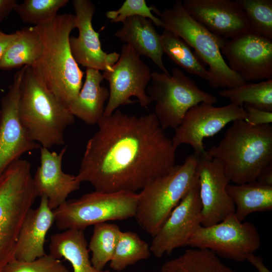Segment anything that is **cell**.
<instances>
[{
    "label": "cell",
    "mask_w": 272,
    "mask_h": 272,
    "mask_svg": "<svg viewBox=\"0 0 272 272\" xmlns=\"http://www.w3.org/2000/svg\"><path fill=\"white\" fill-rule=\"evenodd\" d=\"M246 117L243 107L232 103L216 107L206 102L200 103L189 109L180 124L175 129L171 141L176 149L182 144L191 146L194 153L201 155L206 151L205 138L214 136L227 124Z\"/></svg>",
    "instance_id": "13"
},
{
    "label": "cell",
    "mask_w": 272,
    "mask_h": 272,
    "mask_svg": "<svg viewBox=\"0 0 272 272\" xmlns=\"http://www.w3.org/2000/svg\"><path fill=\"white\" fill-rule=\"evenodd\" d=\"M104 78L98 70L87 68L84 84L67 108L71 113L89 125L97 124L103 116L109 91L101 84Z\"/></svg>",
    "instance_id": "22"
},
{
    "label": "cell",
    "mask_w": 272,
    "mask_h": 272,
    "mask_svg": "<svg viewBox=\"0 0 272 272\" xmlns=\"http://www.w3.org/2000/svg\"><path fill=\"white\" fill-rule=\"evenodd\" d=\"M256 181L264 185L272 186V163L261 171Z\"/></svg>",
    "instance_id": "37"
},
{
    "label": "cell",
    "mask_w": 272,
    "mask_h": 272,
    "mask_svg": "<svg viewBox=\"0 0 272 272\" xmlns=\"http://www.w3.org/2000/svg\"><path fill=\"white\" fill-rule=\"evenodd\" d=\"M19 112L29 138L48 149L64 145L65 130L75 121L68 108L39 82L29 66H25L21 83Z\"/></svg>",
    "instance_id": "4"
},
{
    "label": "cell",
    "mask_w": 272,
    "mask_h": 272,
    "mask_svg": "<svg viewBox=\"0 0 272 272\" xmlns=\"http://www.w3.org/2000/svg\"><path fill=\"white\" fill-rule=\"evenodd\" d=\"M159 272H236L223 263L214 252L190 249L166 261Z\"/></svg>",
    "instance_id": "26"
},
{
    "label": "cell",
    "mask_w": 272,
    "mask_h": 272,
    "mask_svg": "<svg viewBox=\"0 0 272 272\" xmlns=\"http://www.w3.org/2000/svg\"><path fill=\"white\" fill-rule=\"evenodd\" d=\"M221 53L229 68L246 82L272 79V39L249 30L235 37L220 38Z\"/></svg>",
    "instance_id": "12"
},
{
    "label": "cell",
    "mask_w": 272,
    "mask_h": 272,
    "mask_svg": "<svg viewBox=\"0 0 272 272\" xmlns=\"http://www.w3.org/2000/svg\"><path fill=\"white\" fill-rule=\"evenodd\" d=\"M197 170L202 205L200 224L210 226L235 213V205L227 191L231 181L223 166L207 151L199 156Z\"/></svg>",
    "instance_id": "16"
},
{
    "label": "cell",
    "mask_w": 272,
    "mask_h": 272,
    "mask_svg": "<svg viewBox=\"0 0 272 272\" xmlns=\"http://www.w3.org/2000/svg\"><path fill=\"white\" fill-rule=\"evenodd\" d=\"M227 191L235 205L234 214L241 222L252 213L272 210V186L256 181L240 184L229 183Z\"/></svg>",
    "instance_id": "24"
},
{
    "label": "cell",
    "mask_w": 272,
    "mask_h": 272,
    "mask_svg": "<svg viewBox=\"0 0 272 272\" xmlns=\"http://www.w3.org/2000/svg\"><path fill=\"white\" fill-rule=\"evenodd\" d=\"M207 153L221 163L234 184L256 181L272 163V125L253 126L244 120L232 122L219 144Z\"/></svg>",
    "instance_id": "3"
},
{
    "label": "cell",
    "mask_w": 272,
    "mask_h": 272,
    "mask_svg": "<svg viewBox=\"0 0 272 272\" xmlns=\"http://www.w3.org/2000/svg\"><path fill=\"white\" fill-rule=\"evenodd\" d=\"M3 32H2L1 30H0V35L3 33Z\"/></svg>",
    "instance_id": "40"
},
{
    "label": "cell",
    "mask_w": 272,
    "mask_h": 272,
    "mask_svg": "<svg viewBox=\"0 0 272 272\" xmlns=\"http://www.w3.org/2000/svg\"><path fill=\"white\" fill-rule=\"evenodd\" d=\"M182 3L194 20L217 37L230 39L250 30L244 12L235 1L184 0Z\"/></svg>",
    "instance_id": "18"
},
{
    "label": "cell",
    "mask_w": 272,
    "mask_h": 272,
    "mask_svg": "<svg viewBox=\"0 0 272 272\" xmlns=\"http://www.w3.org/2000/svg\"><path fill=\"white\" fill-rule=\"evenodd\" d=\"M25 66L16 72L8 91L1 99L0 109V175L25 153L41 146L32 141L19 116L20 86Z\"/></svg>",
    "instance_id": "14"
},
{
    "label": "cell",
    "mask_w": 272,
    "mask_h": 272,
    "mask_svg": "<svg viewBox=\"0 0 272 272\" xmlns=\"http://www.w3.org/2000/svg\"><path fill=\"white\" fill-rule=\"evenodd\" d=\"M202 205L198 182L172 210L153 236L151 252L157 257L169 255L176 248L187 246L196 228L200 224Z\"/></svg>",
    "instance_id": "15"
},
{
    "label": "cell",
    "mask_w": 272,
    "mask_h": 272,
    "mask_svg": "<svg viewBox=\"0 0 272 272\" xmlns=\"http://www.w3.org/2000/svg\"><path fill=\"white\" fill-rule=\"evenodd\" d=\"M244 12L250 30L272 39V1L236 0Z\"/></svg>",
    "instance_id": "32"
},
{
    "label": "cell",
    "mask_w": 272,
    "mask_h": 272,
    "mask_svg": "<svg viewBox=\"0 0 272 272\" xmlns=\"http://www.w3.org/2000/svg\"><path fill=\"white\" fill-rule=\"evenodd\" d=\"M246 260L254 266L259 272H271L264 265L262 259L255 255L254 253L248 254Z\"/></svg>",
    "instance_id": "38"
},
{
    "label": "cell",
    "mask_w": 272,
    "mask_h": 272,
    "mask_svg": "<svg viewBox=\"0 0 272 272\" xmlns=\"http://www.w3.org/2000/svg\"><path fill=\"white\" fill-rule=\"evenodd\" d=\"M3 272H70V270L59 259L46 254L30 261L14 258L7 264Z\"/></svg>",
    "instance_id": "34"
},
{
    "label": "cell",
    "mask_w": 272,
    "mask_h": 272,
    "mask_svg": "<svg viewBox=\"0 0 272 272\" xmlns=\"http://www.w3.org/2000/svg\"><path fill=\"white\" fill-rule=\"evenodd\" d=\"M187 246L210 250L223 258L243 261L248 254L259 248L260 238L253 224L240 221L233 213L215 225L198 226Z\"/></svg>",
    "instance_id": "10"
},
{
    "label": "cell",
    "mask_w": 272,
    "mask_h": 272,
    "mask_svg": "<svg viewBox=\"0 0 272 272\" xmlns=\"http://www.w3.org/2000/svg\"><path fill=\"white\" fill-rule=\"evenodd\" d=\"M54 222V214L48 206L47 198L41 196L39 206L29 211L22 225L16 246L15 258L30 261L46 255L45 238Z\"/></svg>",
    "instance_id": "20"
},
{
    "label": "cell",
    "mask_w": 272,
    "mask_h": 272,
    "mask_svg": "<svg viewBox=\"0 0 272 272\" xmlns=\"http://www.w3.org/2000/svg\"><path fill=\"white\" fill-rule=\"evenodd\" d=\"M199 155L194 152L182 164L175 166L155 179L138 194L134 217L139 225L153 237L174 208L198 182Z\"/></svg>",
    "instance_id": "5"
},
{
    "label": "cell",
    "mask_w": 272,
    "mask_h": 272,
    "mask_svg": "<svg viewBox=\"0 0 272 272\" xmlns=\"http://www.w3.org/2000/svg\"><path fill=\"white\" fill-rule=\"evenodd\" d=\"M37 196L27 164L15 162L0 175V265L15 258L20 229Z\"/></svg>",
    "instance_id": "6"
},
{
    "label": "cell",
    "mask_w": 272,
    "mask_h": 272,
    "mask_svg": "<svg viewBox=\"0 0 272 272\" xmlns=\"http://www.w3.org/2000/svg\"><path fill=\"white\" fill-rule=\"evenodd\" d=\"M152 83L147 91L155 102L154 113L161 128L175 129L187 111L202 102L214 104L217 97L200 89L194 81L177 67L170 74L153 72Z\"/></svg>",
    "instance_id": "9"
},
{
    "label": "cell",
    "mask_w": 272,
    "mask_h": 272,
    "mask_svg": "<svg viewBox=\"0 0 272 272\" xmlns=\"http://www.w3.org/2000/svg\"><path fill=\"white\" fill-rule=\"evenodd\" d=\"M15 0H0V22L6 17L17 4Z\"/></svg>",
    "instance_id": "39"
},
{
    "label": "cell",
    "mask_w": 272,
    "mask_h": 272,
    "mask_svg": "<svg viewBox=\"0 0 272 272\" xmlns=\"http://www.w3.org/2000/svg\"><path fill=\"white\" fill-rule=\"evenodd\" d=\"M68 0H25L17 4L14 10L25 23L39 25L52 20Z\"/></svg>",
    "instance_id": "31"
},
{
    "label": "cell",
    "mask_w": 272,
    "mask_h": 272,
    "mask_svg": "<svg viewBox=\"0 0 272 272\" xmlns=\"http://www.w3.org/2000/svg\"><path fill=\"white\" fill-rule=\"evenodd\" d=\"M121 232L114 224L105 222L94 225L88 247L92 253L90 259L95 268L102 270L110 261Z\"/></svg>",
    "instance_id": "29"
},
{
    "label": "cell",
    "mask_w": 272,
    "mask_h": 272,
    "mask_svg": "<svg viewBox=\"0 0 272 272\" xmlns=\"http://www.w3.org/2000/svg\"><path fill=\"white\" fill-rule=\"evenodd\" d=\"M115 36L129 45L140 56L150 58L163 73L170 74L162 60L164 51L161 35L150 20L139 16L128 18Z\"/></svg>",
    "instance_id": "21"
},
{
    "label": "cell",
    "mask_w": 272,
    "mask_h": 272,
    "mask_svg": "<svg viewBox=\"0 0 272 272\" xmlns=\"http://www.w3.org/2000/svg\"><path fill=\"white\" fill-rule=\"evenodd\" d=\"M40 152V164L33 176V182L38 196L47 197L48 206L53 211L64 203L71 193L79 189L81 183L76 175L64 173L62 169L65 147L59 153L43 147Z\"/></svg>",
    "instance_id": "19"
},
{
    "label": "cell",
    "mask_w": 272,
    "mask_h": 272,
    "mask_svg": "<svg viewBox=\"0 0 272 272\" xmlns=\"http://www.w3.org/2000/svg\"><path fill=\"white\" fill-rule=\"evenodd\" d=\"M160 35L164 53L188 73L209 81L210 75L208 70L181 37L166 29Z\"/></svg>",
    "instance_id": "27"
},
{
    "label": "cell",
    "mask_w": 272,
    "mask_h": 272,
    "mask_svg": "<svg viewBox=\"0 0 272 272\" xmlns=\"http://www.w3.org/2000/svg\"><path fill=\"white\" fill-rule=\"evenodd\" d=\"M43 44L39 58L30 66L39 82L67 107L83 85L84 73L73 57L69 39L77 28L76 18L71 14H58L50 21L34 26Z\"/></svg>",
    "instance_id": "2"
},
{
    "label": "cell",
    "mask_w": 272,
    "mask_h": 272,
    "mask_svg": "<svg viewBox=\"0 0 272 272\" xmlns=\"http://www.w3.org/2000/svg\"><path fill=\"white\" fill-rule=\"evenodd\" d=\"M18 33L0 61L1 70L31 66L41 55L43 44L35 26L23 28Z\"/></svg>",
    "instance_id": "25"
},
{
    "label": "cell",
    "mask_w": 272,
    "mask_h": 272,
    "mask_svg": "<svg viewBox=\"0 0 272 272\" xmlns=\"http://www.w3.org/2000/svg\"><path fill=\"white\" fill-rule=\"evenodd\" d=\"M246 117L244 121L253 126L269 124L272 122V112L259 109L247 104H243Z\"/></svg>",
    "instance_id": "35"
},
{
    "label": "cell",
    "mask_w": 272,
    "mask_h": 272,
    "mask_svg": "<svg viewBox=\"0 0 272 272\" xmlns=\"http://www.w3.org/2000/svg\"><path fill=\"white\" fill-rule=\"evenodd\" d=\"M231 103L243 107L247 104L263 110L272 112V79L257 83H245L219 93Z\"/></svg>",
    "instance_id": "28"
},
{
    "label": "cell",
    "mask_w": 272,
    "mask_h": 272,
    "mask_svg": "<svg viewBox=\"0 0 272 272\" xmlns=\"http://www.w3.org/2000/svg\"><path fill=\"white\" fill-rule=\"evenodd\" d=\"M117 62L102 74L109 85V96L103 116L112 114L122 105L132 103L135 97L140 105L147 108L152 101L147 93L151 79L149 67L128 44H124Z\"/></svg>",
    "instance_id": "11"
},
{
    "label": "cell",
    "mask_w": 272,
    "mask_h": 272,
    "mask_svg": "<svg viewBox=\"0 0 272 272\" xmlns=\"http://www.w3.org/2000/svg\"><path fill=\"white\" fill-rule=\"evenodd\" d=\"M138 199V193L95 190L66 200L53 210L54 222L59 230L84 231L97 224L127 219L134 217Z\"/></svg>",
    "instance_id": "8"
},
{
    "label": "cell",
    "mask_w": 272,
    "mask_h": 272,
    "mask_svg": "<svg viewBox=\"0 0 272 272\" xmlns=\"http://www.w3.org/2000/svg\"><path fill=\"white\" fill-rule=\"evenodd\" d=\"M18 31L12 34L3 33L0 35V61L6 51L18 36Z\"/></svg>",
    "instance_id": "36"
},
{
    "label": "cell",
    "mask_w": 272,
    "mask_h": 272,
    "mask_svg": "<svg viewBox=\"0 0 272 272\" xmlns=\"http://www.w3.org/2000/svg\"><path fill=\"white\" fill-rule=\"evenodd\" d=\"M97 124L76 175L81 183L103 192L137 193L175 166L176 149L154 112L138 116L116 110Z\"/></svg>",
    "instance_id": "1"
},
{
    "label": "cell",
    "mask_w": 272,
    "mask_h": 272,
    "mask_svg": "<svg viewBox=\"0 0 272 272\" xmlns=\"http://www.w3.org/2000/svg\"><path fill=\"white\" fill-rule=\"evenodd\" d=\"M49 254L63 258L71 264L73 272H110L98 270L92 265L84 231L68 229L51 235L48 245Z\"/></svg>",
    "instance_id": "23"
},
{
    "label": "cell",
    "mask_w": 272,
    "mask_h": 272,
    "mask_svg": "<svg viewBox=\"0 0 272 272\" xmlns=\"http://www.w3.org/2000/svg\"><path fill=\"white\" fill-rule=\"evenodd\" d=\"M153 12L160 20L161 27L181 37L208 65V82L212 88L230 89L247 83L232 71L224 60L220 48V37L194 20L185 10L181 1H177L172 8L162 12L156 8Z\"/></svg>",
    "instance_id": "7"
},
{
    "label": "cell",
    "mask_w": 272,
    "mask_h": 272,
    "mask_svg": "<svg viewBox=\"0 0 272 272\" xmlns=\"http://www.w3.org/2000/svg\"><path fill=\"white\" fill-rule=\"evenodd\" d=\"M78 37L70 36L69 44L71 52L78 64L84 67L104 72L108 71L117 62L120 54L106 53L102 48L99 34L92 25L95 12L94 4L89 0H74Z\"/></svg>",
    "instance_id": "17"
},
{
    "label": "cell",
    "mask_w": 272,
    "mask_h": 272,
    "mask_svg": "<svg viewBox=\"0 0 272 272\" xmlns=\"http://www.w3.org/2000/svg\"><path fill=\"white\" fill-rule=\"evenodd\" d=\"M155 8L148 7L145 0H126L119 9L107 11L105 15L112 23H123L128 18L139 16L148 19L154 25L161 27L160 20L152 13Z\"/></svg>",
    "instance_id": "33"
},
{
    "label": "cell",
    "mask_w": 272,
    "mask_h": 272,
    "mask_svg": "<svg viewBox=\"0 0 272 272\" xmlns=\"http://www.w3.org/2000/svg\"><path fill=\"white\" fill-rule=\"evenodd\" d=\"M150 254L149 245L137 233L122 231L109 266L115 271H121L140 260L148 259Z\"/></svg>",
    "instance_id": "30"
}]
</instances>
